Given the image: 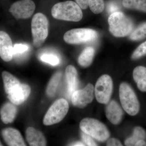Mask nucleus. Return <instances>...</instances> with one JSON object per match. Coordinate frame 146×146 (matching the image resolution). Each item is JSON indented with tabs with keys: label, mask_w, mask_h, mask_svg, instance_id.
Instances as JSON below:
<instances>
[{
	"label": "nucleus",
	"mask_w": 146,
	"mask_h": 146,
	"mask_svg": "<svg viewBox=\"0 0 146 146\" xmlns=\"http://www.w3.org/2000/svg\"><path fill=\"white\" fill-rule=\"evenodd\" d=\"M51 13L54 18L64 21L79 22L83 17L81 8L76 3L70 1L55 4Z\"/></svg>",
	"instance_id": "nucleus-1"
},
{
	"label": "nucleus",
	"mask_w": 146,
	"mask_h": 146,
	"mask_svg": "<svg viewBox=\"0 0 146 146\" xmlns=\"http://www.w3.org/2000/svg\"><path fill=\"white\" fill-rule=\"evenodd\" d=\"M31 27L33 44L35 48H39L48 35L49 21L46 16L42 13H36L32 19Z\"/></svg>",
	"instance_id": "nucleus-2"
},
{
	"label": "nucleus",
	"mask_w": 146,
	"mask_h": 146,
	"mask_svg": "<svg viewBox=\"0 0 146 146\" xmlns=\"http://www.w3.org/2000/svg\"><path fill=\"white\" fill-rule=\"evenodd\" d=\"M110 31L116 37H123L132 31L133 24L129 18L120 11L112 13L108 19Z\"/></svg>",
	"instance_id": "nucleus-3"
},
{
	"label": "nucleus",
	"mask_w": 146,
	"mask_h": 146,
	"mask_svg": "<svg viewBox=\"0 0 146 146\" xmlns=\"http://www.w3.org/2000/svg\"><path fill=\"white\" fill-rule=\"evenodd\" d=\"M119 92L121 104L125 112L131 116L138 114L140 110V104L131 86L128 84L123 82L120 84Z\"/></svg>",
	"instance_id": "nucleus-4"
},
{
	"label": "nucleus",
	"mask_w": 146,
	"mask_h": 146,
	"mask_svg": "<svg viewBox=\"0 0 146 146\" xmlns=\"http://www.w3.org/2000/svg\"><path fill=\"white\" fill-rule=\"evenodd\" d=\"M80 127L84 133L100 142H104L109 138L110 133L107 128L96 119L84 118L80 122Z\"/></svg>",
	"instance_id": "nucleus-5"
},
{
	"label": "nucleus",
	"mask_w": 146,
	"mask_h": 146,
	"mask_svg": "<svg viewBox=\"0 0 146 146\" xmlns=\"http://www.w3.org/2000/svg\"><path fill=\"white\" fill-rule=\"evenodd\" d=\"M69 108V104L66 100L60 99L56 101L45 115L44 125H50L60 122L67 115Z\"/></svg>",
	"instance_id": "nucleus-6"
},
{
	"label": "nucleus",
	"mask_w": 146,
	"mask_h": 146,
	"mask_svg": "<svg viewBox=\"0 0 146 146\" xmlns=\"http://www.w3.org/2000/svg\"><path fill=\"white\" fill-rule=\"evenodd\" d=\"M96 36V31L91 29H75L65 33L63 39L68 44H78L93 41Z\"/></svg>",
	"instance_id": "nucleus-7"
},
{
	"label": "nucleus",
	"mask_w": 146,
	"mask_h": 146,
	"mask_svg": "<svg viewBox=\"0 0 146 146\" xmlns=\"http://www.w3.org/2000/svg\"><path fill=\"white\" fill-rule=\"evenodd\" d=\"M113 89V82L111 78L104 75L98 79L95 88L97 100L100 103L106 104L109 102Z\"/></svg>",
	"instance_id": "nucleus-8"
},
{
	"label": "nucleus",
	"mask_w": 146,
	"mask_h": 146,
	"mask_svg": "<svg viewBox=\"0 0 146 146\" xmlns=\"http://www.w3.org/2000/svg\"><path fill=\"white\" fill-rule=\"evenodd\" d=\"M35 5L32 0H20L13 3L9 9V12L17 19L30 18L34 13Z\"/></svg>",
	"instance_id": "nucleus-9"
},
{
	"label": "nucleus",
	"mask_w": 146,
	"mask_h": 146,
	"mask_svg": "<svg viewBox=\"0 0 146 146\" xmlns=\"http://www.w3.org/2000/svg\"><path fill=\"white\" fill-rule=\"evenodd\" d=\"M94 86L89 84L81 90H76L72 95V102L76 107L83 108L91 103L94 98Z\"/></svg>",
	"instance_id": "nucleus-10"
},
{
	"label": "nucleus",
	"mask_w": 146,
	"mask_h": 146,
	"mask_svg": "<svg viewBox=\"0 0 146 146\" xmlns=\"http://www.w3.org/2000/svg\"><path fill=\"white\" fill-rule=\"evenodd\" d=\"M13 43L7 33L0 31V57L4 61L9 62L13 57Z\"/></svg>",
	"instance_id": "nucleus-11"
},
{
	"label": "nucleus",
	"mask_w": 146,
	"mask_h": 146,
	"mask_svg": "<svg viewBox=\"0 0 146 146\" xmlns=\"http://www.w3.org/2000/svg\"><path fill=\"white\" fill-rule=\"evenodd\" d=\"M31 92L30 86L27 84H21L8 94L7 98L15 105H19L25 101Z\"/></svg>",
	"instance_id": "nucleus-12"
},
{
	"label": "nucleus",
	"mask_w": 146,
	"mask_h": 146,
	"mask_svg": "<svg viewBox=\"0 0 146 146\" xmlns=\"http://www.w3.org/2000/svg\"><path fill=\"white\" fill-rule=\"evenodd\" d=\"M2 135L8 146H26L20 131L16 129L11 127L4 129L2 131Z\"/></svg>",
	"instance_id": "nucleus-13"
},
{
	"label": "nucleus",
	"mask_w": 146,
	"mask_h": 146,
	"mask_svg": "<svg viewBox=\"0 0 146 146\" xmlns=\"http://www.w3.org/2000/svg\"><path fill=\"white\" fill-rule=\"evenodd\" d=\"M106 114L108 119L113 124H119L122 119V109L115 100L111 101L108 104L106 109Z\"/></svg>",
	"instance_id": "nucleus-14"
},
{
	"label": "nucleus",
	"mask_w": 146,
	"mask_h": 146,
	"mask_svg": "<svg viewBox=\"0 0 146 146\" xmlns=\"http://www.w3.org/2000/svg\"><path fill=\"white\" fill-rule=\"evenodd\" d=\"M28 143L32 146H44L46 144V138L41 131L34 127H29L26 131Z\"/></svg>",
	"instance_id": "nucleus-15"
},
{
	"label": "nucleus",
	"mask_w": 146,
	"mask_h": 146,
	"mask_svg": "<svg viewBox=\"0 0 146 146\" xmlns=\"http://www.w3.org/2000/svg\"><path fill=\"white\" fill-rule=\"evenodd\" d=\"M17 108L12 103L4 104L0 109L1 119L4 123L8 124L13 122L16 118Z\"/></svg>",
	"instance_id": "nucleus-16"
},
{
	"label": "nucleus",
	"mask_w": 146,
	"mask_h": 146,
	"mask_svg": "<svg viewBox=\"0 0 146 146\" xmlns=\"http://www.w3.org/2000/svg\"><path fill=\"white\" fill-rule=\"evenodd\" d=\"M65 75L68 84V93L70 95H72L76 91L78 84L77 71L73 65H68L65 70Z\"/></svg>",
	"instance_id": "nucleus-17"
},
{
	"label": "nucleus",
	"mask_w": 146,
	"mask_h": 146,
	"mask_svg": "<svg viewBox=\"0 0 146 146\" xmlns=\"http://www.w3.org/2000/svg\"><path fill=\"white\" fill-rule=\"evenodd\" d=\"M133 76L138 89L146 92V68L142 66L136 67L133 70Z\"/></svg>",
	"instance_id": "nucleus-18"
},
{
	"label": "nucleus",
	"mask_w": 146,
	"mask_h": 146,
	"mask_svg": "<svg viewBox=\"0 0 146 146\" xmlns=\"http://www.w3.org/2000/svg\"><path fill=\"white\" fill-rule=\"evenodd\" d=\"M2 76L5 90L7 95L21 84L18 79L7 71H3Z\"/></svg>",
	"instance_id": "nucleus-19"
},
{
	"label": "nucleus",
	"mask_w": 146,
	"mask_h": 146,
	"mask_svg": "<svg viewBox=\"0 0 146 146\" xmlns=\"http://www.w3.org/2000/svg\"><path fill=\"white\" fill-rule=\"evenodd\" d=\"M95 50L91 47L86 48L81 53L78 58L79 64L82 67L86 68L90 66L94 59Z\"/></svg>",
	"instance_id": "nucleus-20"
},
{
	"label": "nucleus",
	"mask_w": 146,
	"mask_h": 146,
	"mask_svg": "<svg viewBox=\"0 0 146 146\" xmlns=\"http://www.w3.org/2000/svg\"><path fill=\"white\" fill-rule=\"evenodd\" d=\"M146 139V132L141 127H136L134 128L133 134L130 138H127L125 142L126 146H135L139 140H145Z\"/></svg>",
	"instance_id": "nucleus-21"
},
{
	"label": "nucleus",
	"mask_w": 146,
	"mask_h": 146,
	"mask_svg": "<svg viewBox=\"0 0 146 146\" xmlns=\"http://www.w3.org/2000/svg\"><path fill=\"white\" fill-rule=\"evenodd\" d=\"M61 77L62 73L57 72L53 75L50 80L46 89V94L48 96L52 97L54 96Z\"/></svg>",
	"instance_id": "nucleus-22"
},
{
	"label": "nucleus",
	"mask_w": 146,
	"mask_h": 146,
	"mask_svg": "<svg viewBox=\"0 0 146 146\" xmlns=\"http://www.w3.org/2000/svg\"><path fill=\"white\" fill-rule=\"evenodd\" d=\"M123 5L126 8L146 13V0H123Z\"/></svg>",
	"instance_id": "nucleus-23"
},
{
	"label": "nucleus",
	"mask_w": 146,
	"mask_h": 146,
	"mask_svg": "<svg viewBox=\"0 0 146 146\" xmlns=\"http://www.w3.org/2000/svg\"><path fill=\"white\" fill-rule=\"evenodd\" d=\"M146 37V22L138 27L131 33L130 39L133 41H138Z\"/></svg>",
	"instance_id": "nucleus-24"
},
{
	"label": "nucleus",
	"mask_w": 146,
	"mask_h": 146,
	"mask_svg": "<svg viewBox=\"0 0 146 146\" xmlns=\"http://www.w3.org/2000/svg\"><path fill=\"white\" fill-rule=\"evenodd\" d=\"M90 9L95 14L102 13L104 9V0H88Z\"/></svg>",
	"instance_id": "nucleus-25"
},
{
	"label": "nucleus",
	"mask_w": 146,
	"mask_h": 146,
	"mask_svg": "<svg viewBox=\"0 0 146 146\" xmlns=\"http://www.w3.org/2000/svg\"><path fill=\"white\" fill-rule=\"evenodd\" d=\"M40 59L43 62L50 65L55 66L60 63V59L57 56L52 54H44L40 56Z\"/></svg>",
	"instance_id": "nucleus-26"
},
{
	"label": "nucleus",
	"mask_w": 146,
	"mask_h": 146,
	"mask_svg": "<svg viewBox=\"0 0 146 146\" xmlns=\"http://www.w3.org/2000/svg\"><path fill=\"white\" fill-rule=\"evenodd\" d=\"M146 54V41L142 43L135 50L131 55L133 60L138 59Z\"/></svg>",
	"instance_id": "nucleus-27"
},
{
	"label": "nucleus",
	"mask_w": 146,
	"mask_h": 146,
	"mask_svg": "<svg viewBox=\"0 0 146 146\" xmlns=\"http://www.w3.org/2000/svg\"><path fill=\"white\" fill-rule=\"evenodd\" d=\"M29 49V47L27 45L22 44H16L13 46V56L22 54L26 52Z\"/></svg>",
	"instance_id": "nucleus-28"
},
{
	"label": "nucleus",
	"mask_w": 146,
	"mask_h": 146,
	"mask_svg": "<svg viewBox=\"0 0 146 146\" xmlns=\"http://www.w3.org/2000/svg\"><path fill=\"white\" fill-rule=\"evenodd\" d=\"M82 138L85 144L87 146H97V144L94 142V140L91 138V136H89L86 133H82Z\"/></svg>",
	"instance_id": "nucleus-29"
},
{
	"label": "nucleus",
	"mask_w": 146,
	"mask_h": 146,
	"mask_svg": "<svg viewBox=\"0 0 146 146\" xmlns=\"http://www.w3.org/2000/svg\"><path fill=\"white\" fill-rule=\"evenodd\" d=\"M108 13L112 14L115 12L119 11V7L115 3L111 2L109 3L108 5L107 8Z\"/></svg>",
	"instance_id": "nucleus-30"
},
{
	"label": "nucleus",
	"mask_w": 146,
	"mask_h": 146,
	"mask_svg": "<svg viewBox=\"0 0 146 146\" xmlns=\"http://www.w3.org/2000/svg\"><path fill=\"white\" fill-rule=\"evenodd\" d=\"M107 146H123L122 144L119 140L116 138H112L110 139L107 143Z\"/></svg>",
	"instance_id": "nucleus-31"
},
{
	"label": "nucleus",
	"mask_w": 146,
	"mask_h": 146,
	"mask_svg": "<svg viewBox=\"0 0 146 146\" xmlns=\"http://www.w3.org/2000/svg\"><path fill=\"white\" fill-rule=\"evenodd\" d=\"M79 6L83 9H86L89 6L88 0H76Z\"/></svg>",
	"instance_id": "nucleus-32"
},
{
	"label": "nucleus",
	"mask_w": 146,
	"mask_h": 146,
	"mask_svg": "<svg viewBox=\"0 0 146 146\" xmlns=\"http://www.w3.org/2000/svg\"><path fill=\"white\" fill-rule=\"evenodd\" d=\"M136 146H146V142L144 140H141L138 141L135 144Z\"/></svg>",
	"instance_id": "nucleus-33"
},
{
	"label": "nucleus",
	"mask_w": 146,
	"mask_h": 146,
	"mask_svg": "<svg viewBox=\"0 0 146 146\" xmlns=\"http://www.w3.org/2000/svg\"><path fill=\"white\" fill-rule=\"evenodd\" d=\"M72 146H85V145H84L83 143H82L81 142H76L75 143H74L71 145Z\"/></svg>",
	"instance_id": "nucleus-34"
},
{
	"label": "nucleus",
	"mask_w": 146,
	"mask_h": 146,
	"mask_svg": "<svg viewBox=\"0 0 146 146\" xmlns=\"http://www.w3.org/2000/svg\"><path fill=\"white\" fill-rule=\"evenodd\" d=\"M3 146V145H2V144L1 143V141H0V146Z\"/></svg>",
	"instance_id": "nucleus-35"
}]
</instances>
